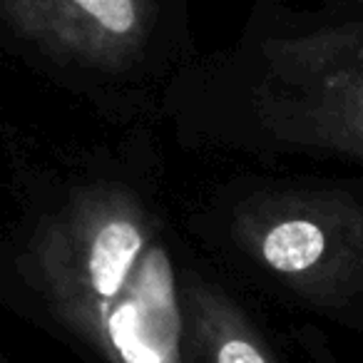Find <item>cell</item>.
Masks as SVG:
<instances>
[{"mask_svg":"<svg viewBox=\"0 0 363 363\" xmlns=\"http://www.w3.org/2000/svg\"><path fill=\"white\" fill-rule=\"evenodd\" d=\"M142 247V237L132 224L112 222L100 229L90 254V279L100 296L110 298L120 291Z\"/></svg>","mask_w":363,"mask_h":363,"instance_id":"1","label":"cell"},{"mask_svg":"<svg viewBox=\"0 0 363 363\" xmlns=\"http://www.w3.org/2000/svg\"><path fill=\"white\" fill-rule=\"evenodd\" d=\"M326 239L323 232L311 222L291 219L274 227L264 239V259L277 272H301L321 259Z\"/></svg>","mask_w":363,"mask_h":363,"instance_id":"2","label":"cell"},{"mask_svg":"<svg viewBox=\"0 0 363 363\" xmlns=\"http://www.w3.org/2000/svg\"><path fill=\"white\" fill-rule=\"evenodd\" d=\"M110 333L115 346L120 348L122 358L127 363H160V356L155 351H150L147 346H142L140 338L135 333V313L132 308L115 313L110 321Z\"/></svg>","mask_w":363,"mask_h":363,"instance_id":"3","label":"cell"},{"mask_svg":"<svg viewBox=\"0 0 363 363\" xmlns=\"http://www.w3.org/2000/svg\"><path fill=\"white\" fill-rule=\"evenodd\" d=\"M217 363H267L264 356L247 341H227L222 348H219V356H217Z\"/></svg>","mask_w":363,"mask_h":363,"instance_id":"4","label":"cell"}]
</instances>
